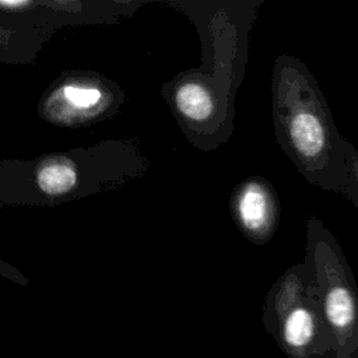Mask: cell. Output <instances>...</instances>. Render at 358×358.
I'll use <instances>...</instances> for the list:
<instances>
[{
  "label": "cell",
  "instance_id": "obj_1",
  "mask_svg": "<svg viewBox=\"0 0 358 358\" xmlns=\"http://www.w3.org/2000/svg\"><path fill=\"white\" fill-rule=\"evenodd\" d=\"M271 112L281 150L310 183L344 193L345 140L313 74L295 56H277L271 74Z\"/></svg>",
  "mask_w": 358,
  "mask_h": 358
},
{
  "label": "cell",
  "instance_id": "obj_2",
  "mask_svg": "<svg viewBox=\"0 0 358 358\" xmlns=\"http://www.w3.org/2000/svg\"><path fill=\"white\" fill-rule=\"evenodd\" d=\"M303 262L330 337L329 358H358V285L336 236L315 215L306 220Z\"/></svg>",
  "mask_w": 358,
  "mask_h": 358
},
{
  "label": "cell",
  "instance_id": "obj_3",
  "mask_svg": "<svg viewBox=\"0 0 358 358\" xmlns=\"http://www.w3.org/2000/svg\"><path fill=\"white\" fill-rule=\"evenodd\" d=\"M262 322L288 358H329L330 337L316 284L305 262L288 267L271 285Z\"/></svg>",
  "mask_w": 358,
  "mask_h": 358
},
{
  "label": "cell",
  "instance_id": "obj_4",
  "mask_svg": "<svg viewBox=\"0 0 358 358\" xmlns=\"http://www.w3.org/2000/svg\"><path fill=\"white\" fill-rule=\"evenodd\" d=\"M236 221L253 243H267L280 221L281 207L273 185L263 178L245 180L234 196Z\"/></svg>",
  "mask_w": 358,
  "mask_h": 358
},
{
  "label": "cell",
  "instance_id": "obj_5",
  "mask_svg": "<svg viewBox=\"0 0 358 358\" xmlns=\"http://www.w3.org/2000/svg\"><path fill=\"white\" fill-rule=\"evenodd\" d=\"M175 99L179 110L194 122H204L210 119L214 112L211 92L199 83H186L179 87Z\"/></svg>",
  "mask_w": 358,
  "mask_h": 358
},
{
  "label": "cell",
  "instance_id": "obj_6",
  "mask_svg": "<svg viewBox=\"0 0 358 358\" xmlns=\"http://www.w3.org/2000/svg\"><path fill=\"white\" fill-rule=\"evenodd\" d=\"M77 173L66 161H53L38 171V185L48 194H62L74 187Z\"/></svg>",
  "mask_w": 358,
  "mask_h": 358
},
{
  "label": "cell",
  "instance_id": "obj_7",
  "mask_svg": "<svg viewBox=\"0 0 358 358\" xmlns=\"http://www.w3.org/2000/svg\"><path fill=\"white\" fill-rule=\"evenodd\" d=\"M60 96L70 109L78 112L91 110L102 101V92L96 87L81 84L64 85L60 90Z\"/></svg>",
  "mask_w": 358,
  "mask_h": 358
},
{
  "label": "cell",
  "instance_id": "obj_8",
  "mask_svg": "<svg viewBox=\"0 0 358 358\" xmlns=\"http://www.w3.org/2000/svg\"><path fill=\"white\" fill-rule=\"evenodd\" d=\"M345 157L348 176L343 194L348 197L358 210V150L348 140H345Z\"/></svg>",
  "mask_w": 358,
  "mask_h": 358
},
{
  "label": "cell",
  "instance_id": "obj_9",
  "mask_svg": "<svg viewBox=\"0 0 358 358\" xmlns=\"http://www.w3.org/2000/svg\"><path fill=\"white\" fill-rule=\"evenodd\" d=\"M29 1H0V7H6V8H21L28 6Z\"/></svg>",
  "mask_w": 358,
  "mask_h": 358
},
{
  "label": "cell",
  "instance_id": "obj_10",
  "mask_svg": "<svg viewBox=\"0 0 358 358\" xmlns=\"http://www.w3.org/2000/svg\"><path fill=\"white\" fill-rule=\"evenodd\" d=\"M292 358H302V357H292Z\"/></svg>",
  "mask_w": 358,
  "mask_h": 358
}]
</instances>
